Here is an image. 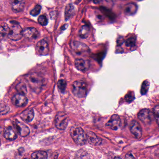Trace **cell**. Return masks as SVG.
<instances>
[{"mask_svg":"<svg viewBox=\"0 0 159 159\" xmlns=\"http://www.w3.org/2000/svg\"><path fill=\"white\" fill-rule=\"evenodd\" d=\"M153 115L159 127V105H157L153 109Z\"/></svg>","mask_w":159,"mask_h":159,"instance_id":"f1b7e54d","label":"cell"},{"mask_svg":"<svg viewBox=\"0 0 159 159\" xmlns=\"http://www.w3.org/2000/svg\"><path fill=\"white\" fill-rule=\"evenodd\" d=\"M87 140L93 145L98 146L101 144L102 140L92 132L88 131L86 133Z\"/></svg>","mask_w":159,"mask_h":159,"instance_id":"9a60e30c","label":"cell"},{"mask_svg":"<svg viewBox=\"0 0 159 159\" xmlns=\"http://www.w3.org/2000/svg\"><path fill=\"white\" fill-rule=\"evenodd\" d=\"M68 124V117L65 113L58 112L55 117V125L59 129L64 130Z\"/></svg>","mask_w":159,"mask_h":159,"instance_id":"5b68a950","label":"cell"},{"mask_svg":"<svg viewBox=\"0 0 159 159\" xmlns=\"http://www.w3.org/2000/svg\"><path fill=\"white\" fill-rule=\"evenodd\" d=\"M136 39L135 37H129L125 41V45L128 48H133L135 45Z\"/></svg>","mask_w":159,"mask_h":159,"instance_id":"484cf974","label":"cell"},{"mask_svg":"<svg viewBox=\"0 0 159 159\" xmlns=\"http://www.w3.org/2000/svg\"><path fill=\"white\" fill-rule=\"evenodd\" d=\"M75 65L77 70L82 72H85L89 70L90 63L89 61L81 58H77L75 61Z\"/></svg>","mask_w":159,"mask_h":159,"instance_id":"8fae6325","label":"cell"},{"mask_svg":"<svg viewBox=\"0 0 159 159\" xmlns=\"http://www.w3.org/2000/svg\"><path fill=\"white\" fill-rule=\"evenodd\" d=\"M38 35V30L33 27H29L23 30V36L30 40L36 39Z\"/></svg>","mask_w":159,"mask_h":159,"instance_id":"5bb4252c","label":"cell"},{"mask_svg":"<svg viewBox=\"0 0 159 159\" xmlns=\"http://www.w3.org/2000/svg\"><path fill=\"white\" fill-rule=\"evenodd\" d=\"M137 10V6L136 4L131 3L127 5L125 7V12L129 15H133L136 13Z\"/></svg>","mask_w":159,"mask_h":159,"instance_id":"44dd1931","label":"cell"},{"mask_svg":"<svg viewBox=\"0 0 159 159\" xmlns=\"http://www.w3.org/2000/svg\"><path fill=\"white\" fill-rule=\"evenodd\" d=\"M28 100L25 95L22 94H16L12 98V102L15 106L23 107L28 103Z\"/></svg>","mask_w":159,"mask_h":159,"instance_id":"9c48e42d","label":"cell"},{"mask_svg":"<svg viewBox=\"0 0 159 159\" xmlns=\"http://www.w3.org/2000/svg\"><path fill=\"white\" fill-rule=\"evenodd\" d=\"M72 92L77 98H83L87 93V85L83 80H78L72 85Z\"/></svg>","mask_w":159,"mask_h":159,"instance_id":"277c9868","label":"cell"},{"mask_svg":"<svg viewBox=\"0 0 159 159\" xmlns=\"http://www.w3.org/2000/svg\"><path fill=\"white\" fill-rule=\"evenodd\" d=\"M36 50L40 55L45 56L49 52V47L46 41L42 40L37 43L36 44Z\"/></svg>","mask_w":159,"mask_h":159,"instance_id":"7c38bea8","label":"cell"},{"mask_svg":"<svg viewBox=\"0 0 159 159\" xmlns=\"http://www.w3.org/2000/svg\"><path fill=\"white\" fill-rule=\"evenodd\" d=\"M76 9L73 5L69 4L65 9V18L66 21L69 20L75 15Z\"/></svg>","mask_w":159,"mask_h":159,"instance_id":"e0dca14e","label":"cell"},{"mask_svg":"<svg viewBox=\"0 0 159 159\" xmlns=\"http://www.w3.org/2000/svg\"><path fill=\"white\" fill-rule=\"evenodd\" d=\"M29 159V158H25V159Z\"/></svg>","mask_w":159,"mask_h":159,"instance_id":"e575fe53","label":"cell"},{"mask_svg":"<svg viewBox=\"0 0 159 159\" xmlns=\"http://www.w3.org/2000/svg\"><path fill=\"white\" fill-rule=\"evenodd\" d=\"M90 30L89 26L83 25L80 29L79 35L81 39H86L89 35Z\"/></svg>","mask_w":159,"mask_h":159,"instance_id":"ffe728a7","label":"cell"},{"mask_svg":"<svg viewBox=\"0 0 159 159\" xmlns=\"http://www.w3.org/2000/svg\"><path fill=\"white\" fill-rule=\"evenodd\" d=\"M75 159H92L91 156L83 149L79 150L75 155Z\"/></svg>","mask_w":159,"mask_h":159,"instance_id":"7402d4cb","label":"cell"},{"mask_svg":"<svg viewBox=\"0 0 159 159\" xmlns=\"http://www.w3.org/2000/svg\"><path fill=\"white\" fill-rule=\"evenodd\" d=\"M72 48L74 51L78 55L86 54L89 51V47L85 44L77 41L73 42Z\"/></svg>","mask_w":159,"mask_h":159,"instance_id":"ba28073f","label":"cell"},{"mask_svg":"<svg viewBox=\"0 0 159 159\" xmlns=\"http://www.w3.org/2000/svg\"><path fill=\"white\" fill-rule=\"evenodd\" d=\"M38 21L42 26H46L48 22L47 18L44 15L40 16L38 18Z\"/></svg>","mask_w":159,"mask_h":159,"instance_id":"f546056e","label":"cell"},{"mask_svg":"<svg viewBox=\"0 0 159 159\" xmlns=\"http://www.w3.org/2000/svg\"><path fill=\"white\" fill-rule=\"evenodd\" d=\"M11 4L12 9L14 12H20L24 9L25 2L23 1H13Z\"/></svg>","mask_w":159,"mask_h":159,"instance_id":"d6986e66","label":"cell"},{"mask_svg":"<svg viewBox=\"0 0 159 159\" xmlns=\"http://www.w3.org/2000/svg\"><path fill=\"white\" fill-rule=\"evenodd\" d=\"M130 130L131 133L137 139H140L143 135L142 128L139 122L136 120H133L130 125Z\"/></svg>","mask_w":159,"mask_h":159,"instance_id":"30bf717a","label":"cell"},{"mask_svg":"<svg viewBox=\"0 0 159 159\" xmlns=\"http://www.w3.org/2000/svg\"><path fill=\"white\" fill-rule=\"evenodd\" d=\"M14 128L18 133L22 137H26L30 133V130L26 125L19 121H14Z\"/></svg>","mask_w":159,"mask_h":159,"instance_id":"52a82bcc","label":"cell"},{"mask_svg":"<svg viewBox=\"0 0 159 159\" xmlns=\"http://www.w3.org/2000/svg\"><path fill=\"white\" fill-rule=\"evenodd\" d=\"M16 89L19 94L25 95L27 93V89L26 85L23 82H20L17 85Z\"/></svg>","mask_w":159,"mask_h":159,"instance_id":"cb8c5ba5","label":"cell"},{"mask_svg":"<svg viewBox=\"0 0 159 159\" xmlns=\"http://www.w3.org/2000/svg\"><path fill=\"white\" fill-rule=\"evenodd\" d=\"M70 134L75 143L79 145H84L87 142V137L85 132L80 127H72L70 130Z\"/></svg>","mask_w":159,"mask_h":159,"instance_id":"7a4b0ae2","label":"cell"},{"mask_svg":"<svg viewBox=\"0 0 159 159\" xmlns=\"http://www.w3.org/2000/svg\"><path fill=\"white\" fill-rule=\"evenodd\" d=\"M11 25L9 27L8 38L14 41H17L22 38L23 36V30L17 22L13 21L10 22Z\"/></svg>","mask_w":159,"mask_h":159,"instance_id":"3957f363","label":"cell"},{"mask_svg":"<svg viewBox=\"0 0 159 159\" xmlns=\"http://www.w3.org/2000/svg\"><path fill=\"white\" fill-rule=\"evenodd\" d=\"M42 7L40 5H37L34 7V8L31 11L30 14L34 16H37L40 13Z\"/></svg>","mask_w":159,"mask_h":159,"instance_id":"83f0119b","label":"cell"},{"mask_svg":"<svg viewBox=\"0 0 159 159\" xmlns=\"http://www.w3.org/2000/svg\"><path fill=\"white\" fill-rule=\"evenodd\" d=\"M20 117L23 121L31 122L34 117V112L32 109H27L20 114Z\"/></svg>","mask_w":159,"mask_h":159,"instance_id":"2e32d148","label":"cell"},{"mask_svg":"<svg viewBox=\"0 0 159 159\" xmlns=\"http://www.w3.org/2000/svg\"><path fill=\"white\" fill-rule=\"evenodd\" d=\"M66 86H67V83L65 80L63 79L59 80L57 83V87L61 92L62 93L64 92L66 90Z\"/></svg>","mask_w":159,"mask_h":159,"instance_id":"4316f807","label":"cell"},{"mask_svg":"<svg viewBox=\"0 0 159 159\" xmlns=\"http://www.w3.org/2000/svg\"><path fill=\"white\" fill-rule=\"evenodd\" d=\"M156 156L157 157L159 158V148L158 150H157V151H156Z\"/></svg>","mask_w":159,"mask_h":159,"instance_id":"836d02e7","label":"cell"},{"mask_svg":"<svg viewBox=\"0 0 159 159\" xmlns=\"http://www.w3.org/2000/svg\"><path fill=\"white\" fill-rule=\"evenodd\" d=\"M9 31V27L7 25L6 26H0V35L1 36H4L8 34Z\"/></svg>","mask_w":159,"mask_h":159,"instance_id":"4dcf8cb0","label":"cell"},{"mask_svg":"<svg viewBox=\"0 0 159 159\" xmlns=\"http://www.w3.org/2000/svg\"><path fill=\"white\" fill-rule=\"evenodd\" d=\"M26 80L30 87L35 92H39L44 84L43 77L37 72H32L26 76Z\"/></svg>","mask_w":159,"mask_h":159,"instance_id":"6da1fadb","label":"cell"},{"mask_svg":"<svg viewBox=\"0 0 159 159\" xmlns=\"http://www.w3.org/2000/svg\"><path fill=\"white\" fill-rule=\"evenodd\" d=\"M125 159H135L131 153H129L125 156Z\"/></svg>","mask_w":159,"mask_h":159,"instance_id":"d6a6232c","label":"cell"},{"mask_svg":"<svg viewBox=\"0 0 159 159\" xmlns=\"http://www.w3.org/2000/svg\"><path fill=\"white\" fill-rule=\"evenodd\" d=\"M4 137L7 140L13 141L16 139L17 136L13 129L11 127H8L4 130Z\"/></svg>","mask_w":159,"mask_h":159,"instance_id":"ac0fdd59","label":"cell"},{"mask_svg":"<svg viewBox=\"0 0 159 159\" xmlns=\"http://www.w3.org/2000/svg\"><path fill=\"white\" fill-rule=\"evenodd\" d=\"M125 100L128 102H131L134 99V94L133 93L130 92L128 93L125 97Z\"/></svg>","mask_w":159,"mask_h":159,"instance_id":"1f68e13d","label":"cell"},{"mask_svg":"<svg viewBox=\"0 0 159 159\" xmlns=\"http://www.w3.org/2000/svg\"><path fill=\"white\" fill-rule=\"evenodd\" d=\"M120 125V119L119 116L115 115L112 116L106 126L113 130H117Z\"/></svg>","mask_w":159,"mask_h":159,"instance_id":"4fadbf2b","label":"cell"},{"mask_svg":"<svg viewBox=\"0 0 159 159\" xmlns=\"http://www.w3.org/2000/svg\"><path fill=\"white\" fill-rule=\"evenodd\" d=\"M31 157L33 159H47L48 154L45 151H36L32 154Z\"/></svg>","mask_w":159,"mask_h":159,"instance_id":"603a6c76","label":"cell"},{"mask_svg":"<svg viewBox=\"0 0 159 159\" xmlns=\"http://www.w3.org/2000/svg\"><path fill=\"white\" fill-rule=\"evenodd\" d=\"M154 115L148 109L141 110L138 114V117L144 124H149L152 122Z\"/></svg>","mask_w":159,"mask_h":159,"instance_id":"8992f818","label":"cell"},{"mask_svg":"<svg viewBox=\"0 0 159 159\" xmlns=\"http://www.w3.org/2000/svg\"><path fill=\"white\" fill-rule=\"evenodd\" d=\"M149 85L150 83L148 80H145L143 82L141 90V93L142 95H145L147 93L149 89Z\"/></svg>","mask_w":159,"mask_h":159,"instance_id":"d4e9b609","label":"cell"}]
</instances>
